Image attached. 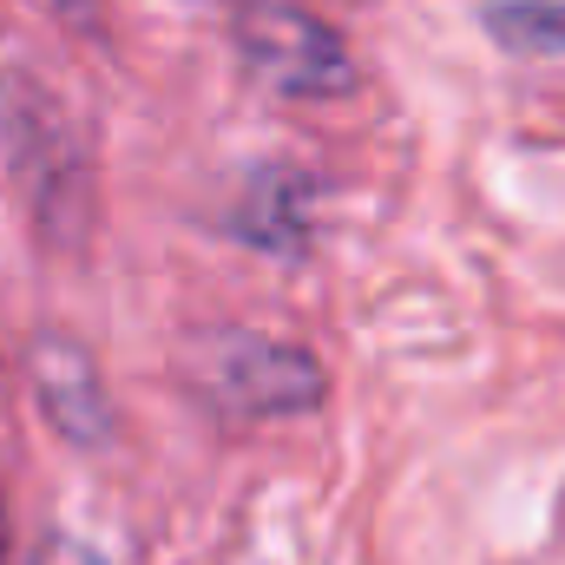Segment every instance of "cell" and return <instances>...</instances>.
<instances>
[{"instance_id": "6da1fadb", "label": "cell", "mask_w": 565, "mask_h": 565, "mask_svg": "<svg viewBox=\"0 0 565 565\" xmlns=\"http://www.w3.org/2000/svg\"><path fill=\"white\" fill-rule=\"evenodd\" d=\"M0 145L40 231L60 244H79L93 224V158L79 126L60 113V99L33 79H0Z\"/></svg>"}, {"instance_id": "7a4b0ae2", "label": "cell", "mask_w": 565, "mask_h": 565, "mask_svg": "<svg viewBox=\"0 0 565 565\" xmlns=\"http://www.w3.org/2000/svg\"><path fill=\"white\" fill-rule=\"evenodd\" d=\"M191 382L224 422H282L309 415L329 395V375L309 349L257 335V329H211L191 349Z\"/></svg>"}, {"instance_id": "3957f363", "label": "cell", "mask_w": 565, "mask_h": 565, "mask_svg": "<svg viewBox=\"0 0 565 565\" xmlns=\"http://www.w3.org/2000/svg\"><path fill=\"white\" fill-rule=\"evenodd\" d=\"M237 53L257 86L282 99H335L355 86V60L329 20L289 0H244L237 7Z\"/></svg>"}, {"instance_id": "277c9868", "label": "cell", "mask_w": 565, "mask_h": 565, "mask_svg": "<svg viewBox=\"0 0 565 565\" xmlns=\"http://www.w3.org/2000/svg\"><path fill=\"white\" fill-rule=\"evenodd\" d=\"M33 395H40L46 422L66 440H79V447H99L113 434V402H106L99 362L79 342H66V335L33 342Z\"/></svg>"}, {"instance_id": "5b68a950", "label": "cell", "mask_w": 565, "mask_h": 565, "mask_svg": "<svg viewBox=\"0 0 565 565\" xmlns=\"http://www.w3.org/2000/svg\"><path fill=\"white\" fill-rule=\"evenodd\" d=\"M309 198H316V184L302 178V171H257L250 178V191H244V204H237V217H231V231L244 237V244H257V250H277V257H296L302 244H309Z\"/></svg>"}, {"instance_id": "8992f818", "label": "cell", "mask_w": 565, "mask_h": 565, "mask_svg": "<svg viewBox=\"0 0 565 565\" xmlns=\"http://www.w3.org/2000/svg\"><path fill=\"white\" fill-rule=\"evenodd\" d=\"M480 26L520 60H565V0H493Z\"/></svg>"}, {"instance_id": "52a82bcc", "label": "cell", "mask_w": 565, "mask_h": 565, "mask_svg": "<svg viewBox=\"0 0 565 565\" xmlns=\"http://www.w3.org/2000/svg\"><path fill=\"white\" fill-rule=\"evenodd\" d=\"M0 565H13L7 559V500H0Z\"/></svg>"}]
</instances>
